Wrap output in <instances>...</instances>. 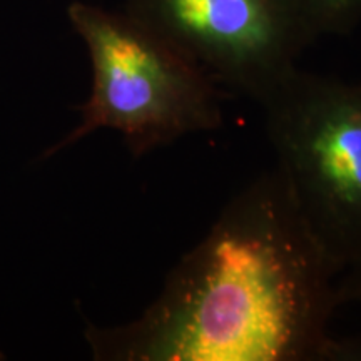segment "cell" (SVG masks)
I'll return each instance as SVG.
<instances>
[{
  "mask_svg": "<svg viewBox=\"0 0 361 361\" xmlns=\"http://www.w3.org/2000/svg\"><path fill=\"white\" fill-rule=\"evenodd\" d=\"M67 17L87 47L92 90L80 124L47 154L106 128L141 157L223 126V89L151 27L85 2H72Z\"/></svg>",
  "mask_w": 361,
  "mask_h": 361,
  "instance_id": "obj_2",
  "label": "cell"
},
{
  "mask_svg": "<svg viewBox=\"0 0 361 361\" xmlns=\"http://www.w3.org/2000/svg\"><path fill=\"white\" fill-rule=\"evenodd\" d=\"M261 107L291 200L341 274L361 258V84L296 69Z\"/></svg>",
  "mask_w": 361,
  "mask_h": 361,
  "instance_id": "obj_3",
  "label": "cell"
},
{
  "mask_svg": "<svg viewBox=\"0 0 361 361\" xmlns=\"http://www.w3.org/2000/svg\"><path fill=\"white\" fill-rule=\"evenodd\" d=\"M336 290L341 305L361 301V258L338 276Z\"/></svg>",
  "mask_w": 361,
  "mask_h": 361,
  "instance_id": "obj_6",
  "label": "cell"
},
{
  "mask_svg": "<svg viewBox=\"0 0 361 361\" xmlns=\"http://www.w3.org/2000/svg\"><path fill=\"white\" fill-rule=\"evenodd\" d=\"M221 89L259 106L298 69L313 35L291 0H126Z\"/></svg>",
  "mask_w": 361,
  "mask_h": 361,
  "instance_id": "obj_4",
  "label": "cell"
},
{
  "mask_svg": "<svg viewBox=\"0 0 361 361\" xmlns=\"http://www.w3.org/2000/svg\"><path fill=\"white\" fill-rule=\"evenodd\" d=\"M298 16L316 40L322 35H346L361 22V0H291Z\"/></svg>",
  "mask_w": 361,
  "mask_h": 361,
  "instance_id": "obj_5",
  "label": "cell"
},
{
  "mask_svg": "<svg viewBox=\"0 0 361 361\" xmlns=\"http://www.w3.org/2000/svg\"><path fill=\"white\" fill-rule=\"evenodd\" d=\"M338 276L274 168L224 206L137 319L85 340L104 361H358L361 341L329 335Z\"/></svg>",
  "mask_w": 361,
  "mask_h": 361,
  "instance_id": "obj_1",
  "label": "cell"
}]
</instances>
